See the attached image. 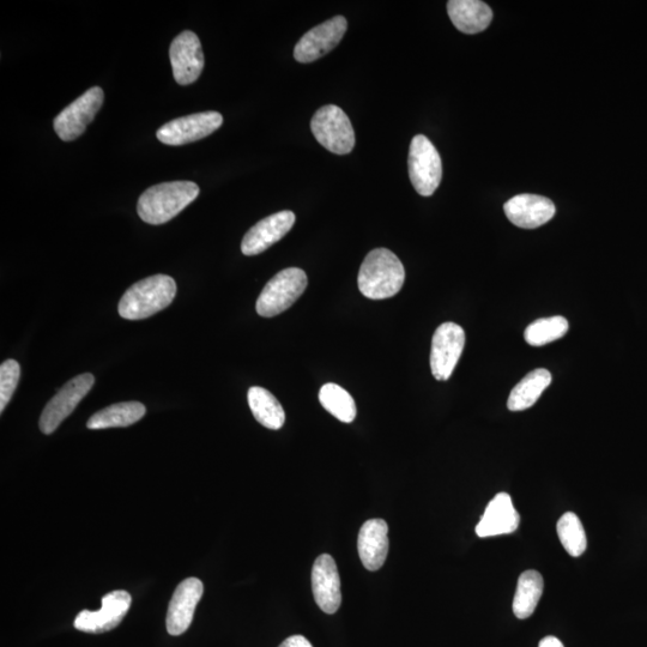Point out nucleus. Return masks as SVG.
<instances>
[{
    "mask_svg": "<svg viewBox=\"0 0 647 647\" xmlns=\"http://www.w3.org/2000/svg\"><path fill=\"white\" fill-rule=\"evenodd\" d=\"M223 124L219 112H202L172 120L156 132L157 138L167 145H184L208 137Z\"/></svg>",
    "mask_w": 647,
    "mask_h": 647,
    "instance_id": "10",
    "label": "nucleus"
},
{
    "mask_svg": "<svg viewBox=\"0 0 647 647\" xmlns=\"http://www.w3.org/2000/svg\"><path fill=\"white\" fill-rule=\"evenodd\" d=\"M278 647H313L304 636H293L284 640Z\"/></svg>",
    "mask_w": 647,
    "mask_h": 647,
    "instance_id": "29",
    "label": "nucleus"
},
{
    "mask_svg": "<svg viewBox=\"0 0 647 647\" xmlns=\"http://www.w3.org/2000/svg\"><path fill=\"white\" fill-rule=\"evenodd\" d=\"M544 582L541 573L526 571L520 574L517 584L513 613L518 619H528L534 614L543 594Z\"/></svg>",
    "mask_w": 647,
    "mask_h": 647,
    "instance_id": "24",
    "label": "nucleus"
},
{
    "mask_svg": "<svg viewBox=\"0 0 647 647\" xmlns=\"http://www.w3.org/2000/svg\"><path fill=\"white\" fill-rule=\"evenodd\" d=\"M389 526L384 519H370L361 526L358 550L362 564L368 571H378L389 554Z\"/></svg>",
    "mask_w": 647,
    "mask_h": 647,
    "instance_id": "18",
    "label": "nucleus"
},
{
    "mask_svg": "<svg viewBox=\"0 0 647 647\" xmlns=\"http://www.w3.org/2000/svg\"><path fill=\"white\" fill-rule=\"evenodd\" d=\"M95 383L93 374L84 373L66 383L64 388L47 403L40 417V429L44 434L57 431L65 419L74 413L77 405L88 395Z\"/></svg>",
    "mask_w": 647,
    "mask_h": 647,
    "instance_id": "8",
    "label": "nucleus"
},
{
    "mask_svg": "<svg viewBox=\"0 0 647 647\" xmlns=\"http://www.w3.org/2000/svg\"><path fill=\"white\" fill-rule=\"evenodd\" d=\"M307 282L306 272L299 268H288L278 272L259 295V316L271 318L287 311L304 294Z\"/></svg>",
    "mask_w": 647,
    "mask_h": 647,
    "instance_id": "4",
    "label": "nucleus"
},
{
    "mask_svg": "<svg viewBox=\"0 0 647 647\" xmlns=\"http://www.w3.org/2000/svg\"><path fill=\"white\" fill-rule=\"evenodd\" d=\"M404 281V266L395 253L388 249H376L368 253L358 277L361 294L371 300L392 298L402 289Z\"/></svg>",
    "mask_w": 647,
    "mask_h": 647,
    "instance_id": "2",
    "label": "nucleus"
},
{
    "mask_svg": "<svg viewBox=\"0 0 647 647\" xmlns=\"http://www.w3.org/2000/svg\"><path fill=\"white\" fill-rule=\"evenodd\" d=\"M311 130L319 144L337 155L352 153L355 133L342 108L328 105L320 108L311 120Z\"/></svg>",
    "mask_w": 647,
    "mask_h": 647,
    "instance_id": "6",
    "label": "nucleus"
},
{
    "mask_svg": "<svg viewBox=\"0 0 647 647\" xmlns=\"http://www.w3.org/2000/svg\"><path fill=\"white\" fill-rule=\"evenodd\" d=\"M295 220V214L289 210L265 217L245 234L241 251L245 256L260 255L286 237L292 231Z\"/></svg>",
    "mask_w": 647,
    "mask_h": 647,
    "instance_id": "15",
    "label": "nucleus"
},
{
    "mask_svg": "<svg viewBox=\"0 0 647 647\" xmlns=\"http://www.w3.org/2000/svg\"><path fill=\"white\" fill-rule=\"evenodd\" d=\"M504 210L513 225L524 229L546 225L556 213L555 205L549 198L537 195L515 196L505 204Z\"/></svg>",
    "mask_w": 647,
    "mask_h": 647,
    "instance_id": "17",
    "label": "nucleus"
},
{
    "mask_svg": "<svg viewBox=\"0 0 647 647\" xmlns=\"http://www.w3.org/2000/svg\"><path fill=\"white\" fill-rule=\"evenodd\" d=\"M177 283L167 275H154L133 284L119 302L120 317L141 320L154 316L172 304Z\"/></svg>",
    "mask_w": 647,
    "mask_h": 647,
    "instance_id": "3",
    "label": "nucleus"
},
{
    "mask_svg": "<svg viewBox=\"0 0 647 647\" xmlns=\"http://www.w3.org/2000/svg\"><path fill=\"white\" fill-rule=\"evenodd\" d=\"M538 647H565L564 644L560 642L558 638L549 636L541 640L540 646Z\"/></svg>",
    "mask_w": 647,
    "mask_h": 647,
    "instance_id": "30",
    "label": "nucleus"
},
{
    "mask_svg": "<svg viewBox=\"0 0 647 647\" xmlns=\"http://www.w3.org/2000/svg\"><path fill=\"white\" fill-rule=\"evenodd\" d=\"M465 332L456 323H444L434 332L431 349V370L435 379L446 382L461 359Z\"/></svg>",
    "mask_w": 647,
    "mask_h": 647,
    "instance_id": "9",
    "label": "nucleus"
},
{
    "mask_svg": "<svg viewBox=\"0 0 647 647\" xmlns=\"http://www.w3.org/2000/svg\"><path fill=\"white\" fill-rule=\"evenodd\" d=\"M348 29L346 17L336 16L314 27L295 46L294 58L299 63H312L326 56L340 44Z\"/></svg>",
    "mask_w": 647,
    "mask_h": 647,
    "instance_id": "11",
    "label": "nucleus"
},
{
    "mask_svg": "<svg viewBox=\"0 0 647 647\" xmlns=\"http://www.w3.org/2000/svg\"><path fill=\"white\" fill-rule=\"evenodd\" d=\"M198 195L199 186L192 181H171L155 185L139 197L137 213L149 225H163L189 207Z\"/></svg>",
    "mask_w": 647,
    "mask_h": 647,
    "instance_id": "1",
    "label": "nucleus"
},
{
    "mask_svg": "<svg viewBox=\"0 0 647 647\" xmlns=\"http://www.w3.org/2000/svg\"><path fill=\"white\" fill-rule=\"evenodd\" d=\"M519 520L510 495L499 493L488 504L480 523L476 526V534L482 538L509 535L518 529Z\"/></svg>",
    "mask_w": 647,
    "mask_h": 647,
    "instance_id": "19",
    "label": "nucleus"
},
{
    "mask_svg": "<svg viewBox=\"0 0 647 647\" xmlns=\"http://www.w3.org/2000/svg\"><path fill=\"white\" fill-rule=\"evenodd\" d=\"M319 401L323 408L337 420L350 423L356 417V404L349 393L336 384H325L319 392Z\"/></svg>",
    "mask_w": 647,
    "mask_h": 647,
    "instance_id": "25",
    "label": "nucleus"
},
{
    "mask_svg": "<svg viewBox=\"0 0 647 647\" xmlns=\"http://www.w3.org/2000/svg\"><path fill=\"white\" fill-rule=\"evenodd\" d=\"M447 12L459 32L479 34L489 27L493 20L491 6L481 0H450Z\"/></svg>",
    "mask_w": 647,
    "mask_h": 647,
    "instance_id": "20",
    "label": "nucleus"
},
{
    "mask_svg": "<svg viewBox=\"0 0 647 647\" xmlns=\"http://www.w3.org/2000/svg\"><path fill=\"white\" fill-rule=\"evenodd\" d=\"M174 80L180 86L195 83L204 69V53L198 36L186 30L177 36L169 48Z\"/></svg>",
    "mask_w": 647,
    "mask_h": 647,
    "instance_id": "13",
    "label": "nucleus"
},
{
    "mask_svg": "<svg viewBox=\"0 0 647 647\" xmlns=\"http://www.w3.org/2000/svg\"><path fill=\"white\" fill-rule=\"evenodd\" d=\"M104 100V90L94 87L64 108L54 119V130L59 138L64 142H72L82 136L104 105Z\"/></svg>",
    "mask_w": 647,
    "mask_h": 647,
    "instance_id": "7",
    "label": "nucleus"
},
{
    "mask_svg": "<svg viewBox=\"0 0 647 647\" xmlns=\"http://www.w3.org/2000/svg\"><path fill=\"white\" fill-rule=\"evenodd\" d=\"M556 530H558L562 547L566 549L568 554L573 558H578V556L584 554L586 547H588V541H586L584 526L577 515L572 512L565 513L560 518Z\"/></svg>",
    "mask_w": 647,
    "mask_h": 647,
    "instance_id": "27",
    "label": "nucleus"
},
{
    "mask_svg": "<svg viewBox=\"0 0 647 647\" xmlns=\"http://www.w3.org/2000/svg\"><path fill=\"white\" fill-rule=\"evenodd\" d=\"M249 405L255 419L265 428L277 431L286 422V413L277 398L266 389L253 386L247 393Z\"/></svg>",
    "mask_w": 647,
    "mask_h": 647,
    "instance_id": "22",
    "label": "nucleus"
},
{
    "mask_svg": "<svg viewBox=\"0 0 647 647\" xmlns=\"http://www.w3.org/2000/svg\"><path fill=\"white\" fill-rule=\"evenodd\" d=\"M132 598L129 592L118 590L102 598V607L98 612L83 610L75 619V628L84 633L100 634L114 630L122 624L125 615L131 608Z\"/></svg>",
    "mask_w": 647,
    "mask_h": 647,
    "instance_id": "12",
    "label": "nucleus"
},
{
    "mask_svg": "<svg viewBox=\"0 0 647 647\" xmlns=\"http://www.w3.org/2000/svg\"><path fill=\"white\" fill-rule=\"evenodd\" d=\"M312 591L318 607L335 614L341 607V578L336 561L329 554L318 556L312 568Z\"/></svg>",
    "mask_w": 647,
    "mask_h": 647,
    "instance_id": "16",
    "label": "nucleus"
},
{
    "mask_svg": "<svg viewBox=\"0 0 647 647\" xmlns=\"http://www.w3.org/2000/svg\"><path fill=\"white\" fill-rule=\"evenodd\" d=\"M568 328L567 319L561 316L538 319L526 328L525 341L532 347L546 346L564 337Z\"/></svg>",
    "mask_w": 647,
    "mask_h": 647,
    "instance_id": "26",
    "label": "nucleus"
},
{
    "mask_svg": "<svg viewBox=\"0 0 647 647\" xmlns=\"http://www.w3.org/2000/svg\"><path fill=\"white\" fill-rule=\"evenodd\" d=\"M21 367L15 360H6L0 366V413L14 396L18 382H20Z\"/></svg>",
    "mask_w": 647,
    "mask_h": 647,
    "instance_id": "28",
    "label": "nucleus"
},
{
    "mask_svg": "<svg viewBox=\"0 0 647 647\" xmlns=\"http://www.w3.org/2000/svg\"><path fill=\"white\" fill-rule=\"evenodd\" d=\"M203 591V583L197 578L185 579L175 589L166 619L167 631L171 636H181L189 630Z\"/></svg>",
    "mask_w": 647,
    "mask_h": 647,
    "instance_id": "14",
    "label": "nucleus"
},
{
    "mask_svg": "<svg viewBox=\"0 0 647 647\" xmlns=\"http://www.w3.org/2000/svg\"><path fill=\"white\" fill-rule=\"evenodd\" d=\"M552 384V374L544 368L532 371L522 382L513 388L507 407L511 411H523L534 405L548 386Z\"/></svg>",
    "mask_w": 647,
    "mask_h": 647,
    "instance_id": "23",
    "label": "nucleus"
},
{
    "mask_svg": "<svg viewBox=\"0 0 647 647\" xmlns=\"http://www.w3.org/2000/svg\"><path fill=\"white\" fill-rule=\"evenodd\" d=\"M147 413L144 404L139 402H123L110 405L90 417L87 427L89 429H106L116 427H129L143 419Z\"/></svg>",
    "mask_w": 647,
    "mask_h": 647,
    "instance_id": "21",
    "label": "nucleus"
},
{
    "mask_svg": "<svg viewBox=\"0 0 647 647\" xmlns=\"http://www.w3.org/2000/svg\"><path fill=\"white\" fill-rule=\"evenodd\" d=\"M409 177L419 195L431 197L443 178V163L434 144L426 136L413 138L409 150Z\"/></svg>",
    "mask_w": 647,
    "mask_h": 647,
    "instance_id": "5",
    "label": "nucleus"
}]
</instances>
